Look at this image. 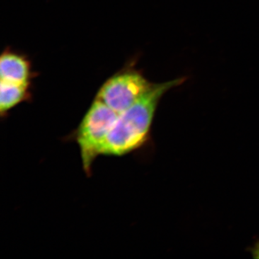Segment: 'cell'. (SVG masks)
<instances>
[{"mask_svg": "<svg viewBox=\"0 0 259 259\" xmlns=\"http://www.w3.org/2000/svg\"><path fill=\"white\" fill-rule=\"evenodd\" d=\"M152 83L131 64L107 79L95 98L120 115L132 106Z\"/></svg>", "mask_w": 259, "mask_h": 259, "instance_id": "3", "label": "cell"}, {"mask_svg": "<svg viewBox=\"0 0 259 259\" xmlns=\"http://www.w3.org/2000/svg\"><path fill=\"white\" fill-rule=\"evenodd\" d=\"M253 258L259 259V241L255 243V245L249 249Z\"/></svg>", "mask_w": 259, "mask_h": 259, "instance_id": "6", "label": "cell"}, {"mask_svg": "<svg viewBox=\"0 0 259 259\" xmlns=\"http://www.w3.org/2000/svg\"><path fill=\"white\" fill-rule=\"evenodd\" d=\"M178 77L152 83L150 88L125 111L119 115L104 144L101 156H122L142 147L149 139L153 119L162 97L171 89L185 82Z\"/></svg>", "mask_w": 259, "mask_h": 259, "instance_id": "1", "label": "cell"}, {"mask_svg": "<svg viewBox=\"0 0 259 259\" xmlns=\"http://www.w3.org/2000/svg\"><path fill=\"white\" fill-rule=\"evenodd\" d=\"M35 76L28 56L10 48L3 51L0 57V80L31 83Z\"/></svg>", "mask_w": 259, "mask_h": 259, "instance_id": "4", "label": "cell"}, {"mask_svg": "<svg viewBox=\"0 0 259 259\" xmlns=\"http://www.w3.org/2000/svg\"><path fill=\"white\" fill-rule=\"evenodd\" d=\"M0 81V114L5 117L12 109L32 98V87L31 83Z\"/></svg>", "mask_w": 259, "mask_h": 259, "instance_id": "5", "label": "cell"}, {"mask_svg": "<svg viewBox=\"0 0 259 259\" xmlns=\"http://www.w3.org/2000/svg\"><path fill=\"white\" fill-rule=\"evenodd\" d=\"M119 114L95 98L74 133L79 148L83 171L90 176L96 158L101 156L104 144Z\"/></svg>", "mask_w": 259, "mask_h": 259, "instance_id": "2", "label": "cell"}]
</instances>
